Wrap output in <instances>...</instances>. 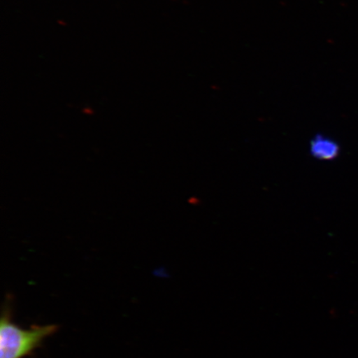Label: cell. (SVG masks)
<instances>
[{
	"mask_svg": "<svg viewBox=\"0 0 358 358\" xmlns=\"http://www.w3.org/2000/svg\"><path fill=\"white\" fill-rule=\"evenodd\" d=\"M56 330L55 325L22 329L13 324L7 313H4L0 328V358H22L29 355Z\"/></svg>",
	"mask_w": 358,
	"mask_h": 358,
	"instance_id": "obj_1",
	"label": "cell"
},
{
	"mask_svg": "<svg viewBox=\"0 0 358 358\" xmlns=\"http://www.w3.org/2000/svg\"><path fill=\"white\" fill-rule=\"evenodd\" d=\"M310 149L313 158L319 160H334L338 158L340 153L338 143L322 134H317L312 138Z\"/></svg>",
	"mask_w": 358,
	"mask_h": 358,
	"instance_id": "obj_2",
	"label": "cell"
}]
</instances>
